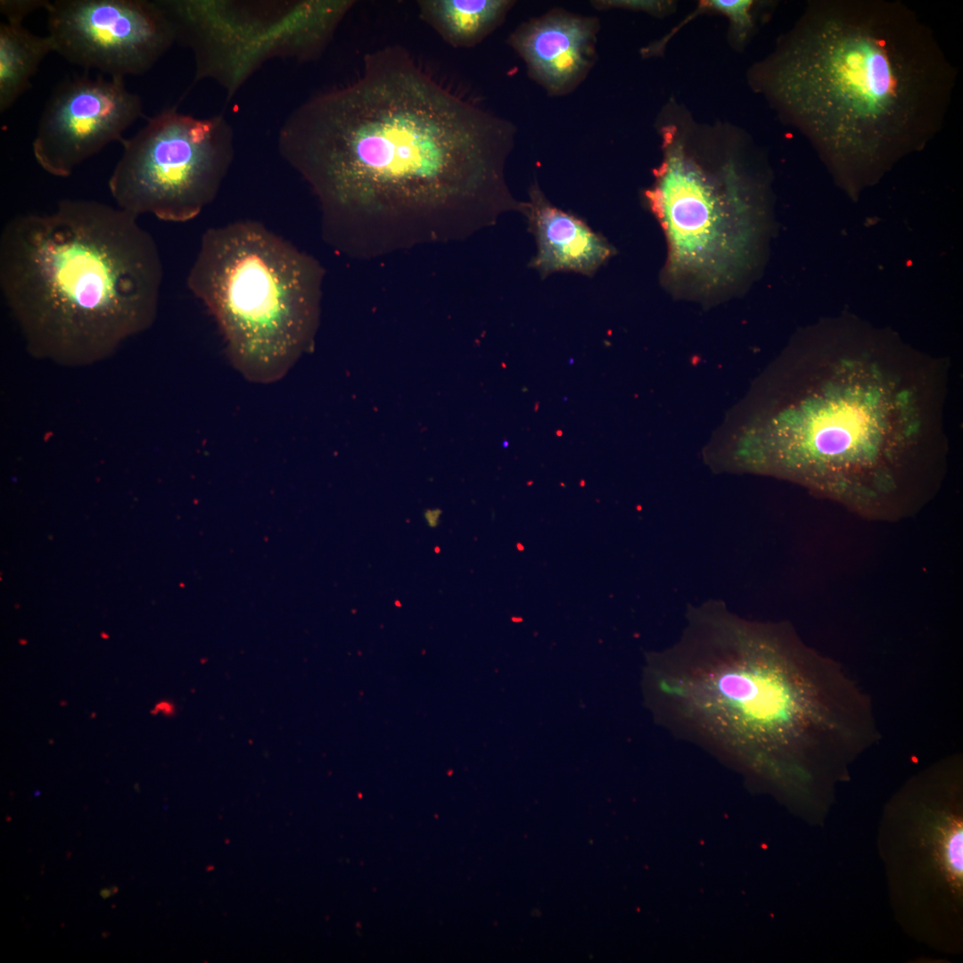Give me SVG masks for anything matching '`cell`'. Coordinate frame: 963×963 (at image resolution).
Returning <instances> with one entry per match:
<instances>
[{"instance_id":"cell-4","label":"cell","mask_w":963,"mask_h":963,"mask_svg":"<svg viewBox=\"0 0 963 963\" xmlns=\"http://www.w3.org/2000/svg\"><path fill=\"white\" fill-rule=\"evenodd\" d=\"M751 84L835 161L873 162L922 148L943 125L955 72L904 4H809Z\"/></svg>"},{"instance_id":"cell-2","label":"cell","mask_w":963,"mask_h":963,"mask_svg":"<svg viewBox=\"0 0 963 963\" xmlns=\"http://www.w3.org/2000/svg\"><path fill=\"white\" fill-rule=\"evenodd\" d=\"M687 620L650 670L674 732L802 785L837 779L879 738L868 696L789 623L747 621L715 600Z\"/></svg>"},{"instance_id":"cell-11","label":"cell","mask_w":963,"mask_h":963,"mask_svg":"<svg viewBox=\"0 0 963 963\" xmlns=\"http://www.w3.org/2000/svg\"><path fill=\"white\" fill-rule=\"evenodd\" d=\"M142 115V101L123 78L76 76L59 83L40 116L32 143L37 163L68 177Z\"/></svg>"},{"instance_id":"cell-6","label":"cell","mask_w":963,"mask_h":963,"mask_svg":"<svg viewBox=\"0 0 963 963\" xmlns=\"http://www.w3.org/2000/svg\"><path fill=\"white\" fill-rule=\"evenodd\" d=\"M324 276L313 256L242 219L202 234L186 284L214 317L233 366L270 383L311 347Z\"/></svg>"},{"instance_id":"cell-14","label":"cell","mask_w":963,"mask_h":963,"mask_svg":"<svg viewBox=\"0 0 963 963\" xmlns=\"http://www.w3.org/2000/svg\"><path fill=\"white\" fill-rule=\"evenodd\" d=\"M511 0H420V19L448 45L473 47L498 28L510 9Z\"/></svg>"},{"instance_id":"cell-5","label":"cell","mask_w":963,"mask_h":963,"mask_svg":"<svg viewBox=\"0 0 963 963\" xmlns=\"http://www.w3.org/2000/svg\"><path fill=\"white\" fill-rule=\"evenodd\" d=\"M162 262L136 217L92 200L11 218L0 235V288L29 353L87 366L149 329Z\"/></svg>"},{"instance_id":"cell-16","label":"cell","mask_w":963,"mask_h":963,"mask_svg":"<svg viewBox=\"0 0 963 963\" xmlns=\"http://www.w3.org/2000/svg\"><path fill=\"white\" fill-rule=\"evenodd\" d=\"M754 4L752 0H707L701 2L699 8L725 15L729 20L737 40L743 42L753 25L752 8Z\"/></svg>"},{"instance_id":"cell-19","label":"cell","mask_w":963,"mask_h":963,"mask_svg":"<svg viewBox=\"0 0 963 963\" xmlns=\"http://www.w3.org/2000/svg\"><path fill=\"white\" fill-rule=\"evenodd\" d=\"M439 516H440V513H437V514L434 513V512H428V514L426 513L425 514V518H426V522H427L428 525H430L432 527L436 526L437 523L439 521Z\"/></svg>"},{"instance_id":"cell-7","label":"cell","mask_w":963,"mask_h":963,"mask_svg":"<svg viewBox=\"0 0 963 963\" xmlns=\"http://www.w3.org/2000/svg\"><path fill=\"white\" fill-rule=\"evenodd\" d=\"M663 160L646 193L669 247L667 270L701 289L733 282L748 261L757 188L743 133L701 125L669 103L658 120Z\"/></svg>"},{"instance_id":"cell-20","label":"cell","mask_w":963,"mask_h":963,"mask_svg":"<svg viewBox=\"0 0 963 963\" xmlns=\"http://www.w3.org/2000/svg\"><path fill=\"white\" fill-rule=\"evenodd\" d=\"M110 894H111V892L107 889H103L101 892V895L103 898H107L108 896H110Z\"/></svg>"},{"instance_id":"cell-13","label":"cell","mask_w":963,"mask_h":963,"mask_svg":"<svg viewBox=\"0 0 963 963\" xmlns=\"http://www.w3.org/2000/svg\"><path fill=\"white\" fill-rule=\"evenodd\" d=\"M524 216L534 235L537 252L529 267L542 278L555 272H575L593 276L614 249L583 219L553 205L538 184L529 191Z\"/></svg>"},{"instance_id":"cell-1","label":"cell","mask_w":963,"mask_h":963,"mask_svg":"<svg viewBox=\"0 0 963 963\" xmlns=\"http://www.w3.org/2000/svg\"><path fill=\"white\" fill-rule=\"evenodd\" d=\"M516 129L428 75L404 46L368 53L358 78L285 119L283 159L317 199L323 235L350 256L467 235L524 213L505 168Z\"/></svg>"},{"instance_id":"cell-10","label":"cell","mask_w":963,"mask_h":963,"mask_svg":"<svg viewBox=\"0 0 963 963\" xmlns=\"http://www.w3.org/2000/svg\"><path fill=\"white\" fill-rule=\"evenodd\" d=\"M45 10L54 52L113 78L147 72L176 42L158 0H54Z\"/></svg>"},{"instance_id":"cell-17","label":"cell","mask_w":963,"mask_h":963,"mask_svg":"<svg viewBox=\"0 0 963 963\" xmlns=\"http://www.w3.org/2000/svg\"><path fill=\"white\" fill-rule=\"evenodd\" d=\"M591 4L597 9L622 8L633 11L646 12L651 14H662L671 11V2L653 0H600L592 1Z\"/></svg>"},{"instance_id":"cell-8","label":"cell","mask_w":963,"mask_h":963,"mask_svg":"<svg viewBox=\"0 0 963 963\" xmlns=\"http://www.w3.org/2000/svg\"><path fill=\"white\" fill-rule=\"evenodd\" d=\"M175 40L190 48L193 84L217 82L232 99L275 58L317 60L354 0H158Z\"/></svg>"},{"instance_id":"cell-18","label":"cell","mask_w":963,"mask_h":963,"mask_svg":"<svg viewBox=\"0 0 963 963\" xmlns=\"http://www.w3.org/2000/svg\"><path fill=\"white\" fill-rule=\"evenodd\" d=\"M45 0H1L0 12L7 21L22 23L26 16L39 8L45 7Z\"/></svg>"},{"instance_id":"cell-15","label":"cell","mask_w":963,"mask_h":963,"mask_svg":"<svg viewBox=\"0 0 963 963\" xmlns=\"http://www.w3.org/2000/svg\"><path fill=\"white\" fill-rule=\"evenodd\" d=\"M54 52L50 37L37 36L21 22L0 25V111H6L29 87L45 57Z\"/></svg>"},{"instance_id":"cell-9","label":"cell","mask_w":963,"mask_h":963,"mask_svg":"<svg viewBox=\"0 0 963 963\" xmlns=\"http://www.w3.org/2000/svg\"><path fill=\"white\" fill-rule=\"evenodd\" d=\"M108 181L117 207L136 216L185 223L217 197L233 163L234 132L217 114L196 118L167 108L122 139Z\"/></svg>"},{"instance_id":"cell-3","label":"cell","mask_w":963,"mask_h":963,"mask_svg":"<svg viewBox=\"0 0 963 963\" xmlns=\"http://www.w3.org/2000/svg\"><path fill=\"white\" fill-rule=\"evenodd\" d=\"M757 441L736 462L871 521L918 514L945 477L947 368L913 356L820 355L778 368Z\"/></svg>"},{"instance_id":"cell-12","label":"cell","mask_w":963,"mask_h":963,"mask_svg":"<svg viewBox=\"0 0 963 963\" xmlns=\"http://www.w3.org/2000/svg\"><path fill=\"white\" fill-rule=\"evenodd\" d=\"M599 21L553 9L519 25L507 44L524 61L529 76L550 96L572 92L593 68Z\"/></svg>"}]
</instances>
